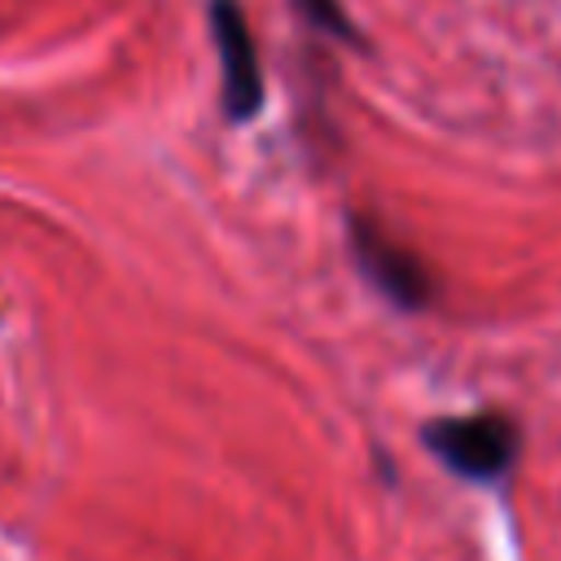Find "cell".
Masks as SVG:
<instances>
[{
  "label": "cell",
  "instance_id": "277c9868",
  "mask_svg": "<svg viewBox=\"0 0 561 561\" xmlns=\"http://www.w3.org/2000/svg\"><path fill=\"white\" fill-rule=\"evenodd\" d=\"M294 9H298V18L316 31V35H329V39H337L342 48H368V39H364V26L346 13V4L342 0H294Z\"/></svg>",
  "mask_w": 561,
  "mask_h": 561
},
{
  "label": "cell",
  "instance_id": "7a4b0ae2",
  "mask_svg": "<svg viewBox=\"0 0 561 561\" xmlns=\"http://www.w3.org/2000/svg\"><path fill=\"white\" fill-rule=\"evenodd\" d=\"M346 250H351L355 272L390 307H399L408 316H421V311H430L438 302V276H434V267L412 245H403L386 224H377L373 215L346 210Z\"/></svg>",
  "mask_w": 561,
  "mask_h": 561
},
{
  "label": "cell",
  "instance_id": "3957f363",
  "mask_svg": "<svg viewBox=\"0 0 561 561\" xmlns=\"http://www.w3.org/2000/svg\"><path fill=\"white\" fill-rule=\"evenodd\" d=\"M206 26H210V44H215V61H219V105L228 123H254L263 114L267 101V83H263V57L250 31V18L241 9V0H210L206 4Z\"/></svg>",
  "mask_w": 561,
  "mask_h": 561
},
{
  "label": "cell",
  "instance_id": "6da1fadb",
  "mask_svg": "<svg viewBox=\"0 0 561 561\" xmlns=\"http://www.w3.org/2000/svg\"><path fill=\"white\" fill-rule=\"evenodd\" d=\"M421 443L430 456L465 482H500L513 473L522 456V425L500 408L434 416L421 425Z\"/></svg>",
  "mask_w": 561,
  "mask_h": 561
}]
</instances>
